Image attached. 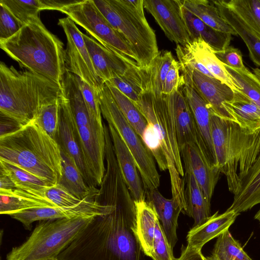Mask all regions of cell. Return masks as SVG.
<instances>
[{
  "mask_svg": "<svg viewBox=\"0 0 260 260\" xmlns=\"http://www.w3.org/2000/svg\"><path fill=\"white\" fill-rule=\"evenodd\" d=\"M183 164L184 175V195L186 209L184 213L194 220L192 227L198 226L206 222L211 216V202L205 196L190 168Z\"/></svg>",
  "mask_w": 260,
  "mask_h": 260,
  "instance_id": "cell-20",
  "label": "cell"
},
{
  "mask_svg": "<svg viewBox=\"0 0 260 260\" xmlns=\"http://www.w3.org/2000/svg\"><path fill=\"white\" fill-rule=\"evenodd\" d=\"M176 260H206L201 250L186 246H182L181 254Z\"/></svg>",
  "mask_w": 260,
  "mask_h": 260,
  "instance_id": "cell-50",
  "label": "cell"
},
{
  "mask_svg": "<svg viewBox=\"0 0 260 260\" xmlns=\"http://www.w3.org/2000/svg\"><path fill=\"white\" fill-rule=\"evenodd\" d=\"M108 126L119 170L134 202L145 201V190L134 157L115 128Z\"/></svg>",
  "mask_w": 260,
  "mask_h": 260,
  "instance_id": "cell-18",
  "label": "cell"
},
{
  "mask_svg": "<svg viewBox=\"0 0 260 260\" xmlns=\"http://www.w3.org/2000/svg\"><path fill=\"white\" fill-rule=\"evenodd\" d=\"M234 10L260 38V0H222Z\"/></svg>",
  "mask_w": 260,
  "mask_h": 260,
  "instance_id": "cell-36",
  "label": "cell"
},
{
  "mask_svg": "<svg viewBox=\"0 0 260 260\" xmlns=\"http://www.w3.org/2000/svg\"><path fill=\"white\" fill-rule=\"evenodd\" d=\"M181 67L179 61L174 59L166 77L162 89V94L170 95L177 90L182 85L183 80L180 75Z\"/></svg>",
  "mask_w": 260,
  "mask_h": 260,
  "instance_id": "cell-47",
  "label": "cell"
},
{
  "mask_svg": "<svg viewBox=\"0 0 260 260\" xmlns=\"http://www.w3.org/2000/svg\"><path fill=\"white\" fill-rule=\"evenodd\" d=\"M144 8L154 18L166 36L177 45L191 40L182 14L180 0H143Z\"/></svg>",
  "mask_w": 260,
  "mask_h": 260,
  "instance_id": "cell-15",
  "label": "cell"
},
{
  "mask_svg": "<svg viewBox=\"0 0 260 260\" xmlns=\"http://www.w3.org/2000/svg\"><path fill=\"white\" fill-rule=\"evenodd\" d=\"M253 73L255 75V76L258 78V79L260 80V69L258 68H255L252 69Z\"/></svg>",
  "mask_w": 260,
  "mask_h": 260,
  "instance_id": "cell-52",
  "label": "cell"
},
{
  "mask_svg": "<svg viewBox=\"0 0 260 260\" xmlns=\"http://www.w3.org/2000/svg\"><path fill=\"white\" fill-rule=\"evenodd\" d=\"M206 260H208V259H207V258H206Z\"/></svg>",
  "mask_w": 260,
  "mask_h": 260,
  "instance_id": "cell-55",
  "label": "cell"
},
{
  "mask_svg": "<svg viewBox=\"0 0 260 260\" xmlns=\"http://www.w3.org/2000/svg\"><path fill=\"white\" fill-rule=\"evenodd\" d=\"M77 78L91 123L103 126L97 92L79 77Z\"/></svg>",
  "mask_w": 260,
  "mask_h": 260,
  "instance_id": "cell-42",
  "label": "cell"
},
{
  "mask_svg": "<svg viewBox=\"0 0 260 260\" xmlns=\"http://www.w3.org/2000/svg\"><path fill=\"white\" fill-rule=\"evenodd\" d=\"M211 125L215 166L225 176L229 191L235 195L259 153L260 131L249 133L212 112Z\"/></svg>",
  "mask_w": 260,
  "mask_h": 260,
  "instance_id": "cell-5",
  "label": "cell"
},
{
  "mask_svg": "<svg viewBox=\"0 0 260 260\" xmlns=\"http://www.w3.org/2000/svg\"><path fill=\"white\" fill-rule=\"evenodd\" d=\"M40 1L42 6V10H53L60 11L66 6L75 4L78 2L79 1L40 0Z\"/></svg>",
  "mask_w": 260,
  "mask_h": 260,
  "instance_id": "cell-49",
  "label": "cell"
},
{
  "mask_svg": "<svg viewBox=\"0 0 260 260\" xmlns=\"http://www.w3.org/2000/svg\"><path fill=\"white\" fill-rule=\"evenodd\" d=\"M170 95L173 103L177 140L180 152L187 144H196L198 146L193 115L181 86Z\"/></svg>",
  "mask_w": 260,
  "mask_h": 260,
  "instance_id": "cell-23",
  "label": "cell"
},
{
  "mask_svg": "<svg viewBox=\"0 0 260 260\" xmlns=\"http://www.w3.org/2000/svg\"><path fill=\"white\" fill-rule=\"evenodd\" d=\"M82 35L95 72L104 83L114 77L123 76L132 68L138 66L92 37L83 33Z\"/></svg>",
  "mask_w": 260,
  "mask_h": 260,
  "instance_id": "cell-16",
  "label": "cell"
},
{
  "mask_svg": "<svg viewBox=\"0 0 260 260\" xmlns=\"http://www.w3.org/2000/svg\"><path fill=\"white\" fill-rule=\"evenodd\" d=\"M107 85L122 113L136 133L142 138L147 125L145 117L131 100L116 88Z\"/></svg>",
  "mask_w": 260,
  "mask_h": 260,
  "instance_id": "cell-35",
  "label": "cell"
},
{
  "mask_svg": "<svg viewBox=\"0 0 260 260\" xmlns=\"http://www.w3.org/2000/svg\"><path fill=\"white\" fill-rule=\"evenodd\" d=\"M102 14L124 38L138 66L147 68L158 55L154 30L144 14L143 0H93Z\"/></svg>",
  "mask_w": 260,
  "mask_h": 260,
  "instance_id": "cell-7",
  "label": "cell"
},
{
  "mask_svg": "<svg viewBox=\"0 0 260 260\" xmlns=\"http://www.w3.org/2000/svg\"><path fill=\"white\" fill-rule=\"evenodd\" d=\"M1 169L12 180L17 189L40 190L53 184L10 161L0 158Z\"/></svg>",
  "mask_w": 260,
  "mask_h": 260,
  "instance_id": "cell-34",
  "label": "cell"
},
{
  "mask_svg": "<svg viewBox=\"0 0 260 260\" xmlns=\"http://www.w3.org/2000/svg\"><path fill=\"white\" fill-rule=\"evenodd\" d=\"M220 16L236 31L245 43L249 56L257 67H260V38L252 28L233 9L225 5L222 0H212Z\"/></svg>",
  "mask_w": 260,
  "mask_h": 260,
  "instance_id": "cell-26",
  "label": "cell"
},
{
  "mask_svg": "<svg viewBox=\"0 0 260 260\" xmlns=\"http://www.w3.org/2000/svg\"><path fill=\"white\" fill-rule=\"evenodd\" d=\"M260 204V151L228 209L239 215Z\"/></svg>",
  "mask_w": 260,
  "mask_h": 260,
  "instance_id": "cell-27",
  "label": "cell"
},
{
  "mask_svg": "<svg viewBox=\"0 0 260 260\" xmlns=\"http://www.w3.org/2000/svg\"><path fill=\"white\" fill-rule=\"evenodd\" d=\"M60 12L83 28L94 40L128 60L137 63V58L124 38L111 25L93 0H80L68 5Z\"/></svg>",
  "mask_w": 260,
  "mask_h": 260,
  "instance_id": "cell-10",
  "label": "cell"
},
{
  "mask_svg": "<svg viewBox=\"0 0 260 260\" xmlns=\"http://www.w3.org/2000/svg\"><path fill=\"white\" fill-rule=\"evenodd\" d=\"M99 192L84 199L80 203L72 207L32 208L12 214L10 216L21 222L25 229L30 230L32 223L36 221L77 217H96L111 213L119 202L111 204H103L99 200Z\"/></svg>",
  "mask_w": 260,
  "mask_h": 260,
  "instance_id": "cell-12",
  "label": "cell"
},
{
  "mask_svg": "<svg viewBox=\"0 0 260 260\" xmlns=\"http://www.w3.org/2000/svg\"><path fill=\"white\" fill-rule=\"evenodd\" d=\"M23 25L5 6L0 4V41L11 38Z\"/></svg>",
  "mask_w": 260,
  "mask_h": 260,
  "instance_id": "cell-45",
  "label": "cell"
},
{
  "mask_svg": "<svg viewBox=\"0 0 260 260\" xmlns=\"http://www.w3.org/2000/svg\"><path fill=\"white\" fill-rule=\"evenodd\" d=\"M58 25L63 30L67 41L65 49L67 70L98 92L105 83L95 72L83 33L69 17L59 19Z\"/></svg>",
  "mask_w": 260,
  "mask_h": 260,
  "instance_id": "cell-11",
  "label": "cell"
},
{
  "mask_svg": "<svg viewBox=\"0 0 260 260\" xmlns=\"http://www.w3.org/2000/svg\"><path fill=\"white\" fill-rule=\"evenodd\" d=\"M21 127L14 119L1 114L0 136L13 132Z\"/></svg>",
  "mask_w": 260,
  "mask_h": 260,
  "instance_id": "cell-48",
  "label": "cell"
},
{
  "mask_svg": "<svg viewBox=\"0 0 260 260\" xmlns=\"http://www.w3.org/2000/svg\"><path fill=\"white\" fill-rule=\"evenodd\" d=\"M181 87L193 113L198 135V146L211 166H215L213 145L211 116L212 111L207 102L195 87L189 74L182 70Z\"/></svg>",
  "mask_w": 260,
  "mask_h": 260,
  "instance_id": "cell-14",
  "label": "cell"
},
{
  "mask_svg": "<svg viewBox=\"0 0 260 260\" xmlns=\"http://www.w3.org/2000/svg\"><path fill=\"white\" fill-rule=\"evenodd\" d=\"M206 258L208 260H252L229 230L217 237L212 254Z\"/></svg>",
  "mask_w": 260,
  "mask_h": 260,
  "instance_id": "cell-33",
  "label": "cell"
},
{
  "mask_svg": "<svg viewBox=\"0 0 260 260\" xmlns=\"http://www.w3.org/2000/svg\"><path fill=\"white\" fill-rule=\"evenodd\" d=\"M180 152L183 164L190 168L205 196L211 202L221 174L219 169L208 162L196 144L186 145Z\"/></svg>",
  "mask_w": 260,
  "mask_h": 260,
  "instance_id": "cell-19",
  "label": "cell"
},
{
  "mask_svg": "<svg viewBox=\"0 0 260 260\" xmlns=\"http://www.w3.org/2000/svg\"><path fill=\"white\" fill-rule=\"evenodd\" d=\"M182 14L191 40L201 38L215 51L230 46L232 35L216 30L206 24L182 6Z\"/></svg>",
  "mask_w": 260,
  "mask_h": 260,
  "instance_id": "cell-28",
  "label": "cell"
},
{
  "mask_svg": "<svg viewBox=\"0 0 260 260\" xmlns=\"http://www.w3.org/2000/svg\"><path fill=\"white\" fill-rule=\"evenodd\" d=\"M0 47L21 67L62 88L67 71L63 44L46 28L39 17L24 25L11 38L0 41Z\"/></svg>",
  "mask_w": 260,
  "mask_h": 260,
  "instance_id": "cell-2",
  "label": "cell"
},
{
  "mask_svg": "<svg viewBox=\"0 0 260 260\" xmlns=\"http://www.w3.org/2000/svg\"><path fill=\"white\" fill-rule=\"evenodd\" d=\"M97 93L102 115L115 128L131 153L145 190L157 189L160 176L151 152L122 113L107 84L105 83Z\"/></svg>",
  "mask_w": 260,
  "mask_h": 260,
  "instance_id": "cell-9",
  "label": "cell"
},
{
  "mask_svg": "<svg viewBox=\"0 0 260 260\" xmlns=\"http://www.w3.org/2000/svg\"><path fill=\"white\" fill-rule=\"evenodd\" d=\"M220 61L225 66L234 69L245 70L241 51L232 46H229L222 51L215 52Z\"/></svg>",
  "mask_w": 260,
  "mask_h": 260,
  "instance_id": "cell-46",
  "label": "cell"
},
{
  "mask_svg": "<svg viewBox=\"0 0 260 260\" xmlns=\"http://www.w3.org/2000/svg\"><path fill=\"white\" fill-rule=\"evenodd\" d=\"M183 46L194 58L204 66L214 77L230 87L233 91L241 88L231 78L215 51L201 38L191 40Z\"/></svg>",
  "mask_w": 260,
  "mask_h": 260,
  "instance_id": "cell-24",
  "label": "cell"
},
{
  "mask_svg": "<svg viewBox=\"0 0 260 260\" xmlns=\"http://www.w3.org/2000/svg\"><path fill=\"white\" fill-rule=\"evenodd\" d=\"M181 3L185 9L214 29L238 36L234 29L220 16L212 1L184 0Z\"/></svg>",
  "mask_w": 260,
  "mask_h": 260,
  "instance_id": "cell-31",
  "label": "cell"
},
{
  "mask_svg": "<svg viewBox=\"0 0 260 260\" xmlns=\"http://www.w3.org/2000/svg\"><path fill=\"white\" fill-rule=\"evenodd\" d=\"M223 106L235 122L254 134L260 131V108L240 91H234L233 99Z\"/></svg>",
  "mask_w": 260,
  "mask_h": 260,
  "instance_id": "cell-25",
  "label": "cell"
},
{
  "mask_svg": "<svg viewBox=\"0 0 260 260\" xmlns=\"http://www.w3.org/2000/svg\"><path fill=\"white\" fill-rule=\"evenodd\" d=\"M136 210L130 197L111 213L96 216L59 254V260H143Z\"/></svg>",
  "mask_w": 260,
  "mask_h": 260,
  "instance_id": "cell-1",
  "label": "cell"
},
{
  "mask_svg": "<svg viewBox=\"0 0 260 260\" xmlns=\"http://www.w3.org/2000/svg\"><path fill=\"white\" fill-rule=\"evenodd\" d=\"M42 192L44 198L54 207H72L84 200L78 199L59 183L44 187L42 189Z\"/></svg>",
  "mask_w": 260,
  "mask_h": 260,
  "instance_id": "cell-40",
  "label": "cell"
},
{
  "mask_svg": "<svg viewBox=\"0 0 260 260\" xmlns=\"http://www.w3.org/2000/svg\"><path fill=\"white\" fill-rule=\"evenodd\" d=\"M43 260H59L57 257L56 258H50V259H43Z\"/></svg>",
  "mask_w": 260,
  "mask_h": 260,
  "instance_id": "cell-54",
  "label": "cell"
},
{
  "mask_svg": "<svg viewBox=\"0 0 260 260\" xmlns=\"http://www.w3.org/2000/svg\"><path fill=\"white\" fill-rule=\"evenodd\" d=\"M174 59L171 51H162L159 52L148 68H144L147 83L155 94H162L164 81Z\"/></svg>",
  "mask_w": 260,
  "mask_h": 260,
  "instance_id": "cell-32",
  "label": "cell"
},
{
  "mask_svg": "<svg viewBox=\"0 0 260 260\" xmlns=\"http://www.w3.org/2000/svg\"><path fill=\"white\" fill-rule=\"evenodd\" d=\"M151 257L153 260H176L165 231L160 223L157 222L155 230L153 251Z\"/></svg>",
  "mask_w": 260,
  "mask_h": 260,
  "instance_id": "cell-44",
  "label": "cell"
},
{
  "mask_svg": "<svg viewBox=\"0 0 260 260\" xmlns=\"http://www.w3.org/2000/svg\"><path fill=\"white\" fill-rule=\"evenodd\" d=\"M0 158L53 185L59 183L62 175L60 147L35 119L0 136Z\"/></svg>",
  "mask_w": 260,
  "mask_h": 260,
  "instance_id": "cell-3",
  "label": "cell"
},
{
  "mask_svg": "<svg viewBox=\"0 0 260 260\" xmlns=\"http://www.w3.org/2000/svg\"><path fill=\"white\" fill-rule=\"evenodd\" d=\"M181 69L188 73L195 87L209 104L214 114L235 122L223 106L224 103L231 101L234 96V91L230 87L220 80L196 70L184 67H181Z\"/></svg>",
  "mask_w": 260,
  "mask_h": 260,
  "instance_id": "cell-17",
  "label": "cell"
},
{
  "mask_svg": "<svg viewBox=\"0 0 260 260\" xmlns=\"http://www.w3.org/2000/svg\"><path fill=\"white\" fill-rule=\"evenodd\" d=\"M142 139L151 152L159 169L162 171L168 170L166 156L163 152L160 142L152 126L147 123Z\"/></svg>",
  "mask_w": 260,
  "mask_h": 260,
  "instance_id": "cell-43",
  "label": "cell"
},
{
  "mask_svg": "<svg viewBox=\"0 0 260 260\" xmlns=\"http://www.w3.org/2000/svg\"><path fill=\"white\" fill-rule=\"evenodd\" d=\"M148 123L153 127L166 156L170 175L172 199L184 212L186 205L183 179L184 170L178 147L173 101L171 95L155 94L146 85L139 101L135 104Z\"/></svg>",
  "mask_w": 260,
  "mask_h": 260,
  "instance_id": "cell-6",
  "label": "cell"
},
{
  "mask_svg": "<svg viewBox=\"0 0 260 260\" xmlns=\"http://www.w3.org/2000/svg\"><path fill=\"white\" fill-rule=\"evenodd\" d=\"M238 215L228 209L221 214L217 211L204 223L189 230L186 237L187 246L201 250L208 242L229 230Z\"/></svg>",
  "mask_w": 260,
  "mask_h": 260,
  "instance_id": "cell-21",
  "label": "cell"
},
{
  "mask_svg": "<svg viewBox=\"0 0 260 260\" xmlns=\"http://www.w3.org/2000/svg\"><path fill=\"white\" fill-rule=\"evenodd\" d=\"M61 92L60 86L42 75L0 63V114L21 126L35 119L42 107L56 102Z\"/></svg>",
  "mask_w": 260,
  "mask_h": 260,
  "instance_id": "cell-4",
  "label": "cell"
},
{
  "mask_svg": "<svg viewBox=\"0 0 260 260\" xmlns=\"http://www.w3.org/2000/svg\"><path fill=\"white\" fill-rule=\"evenodd\" d=\"M145 201L155 210L173 249L178 240V219L182 209L172 198L164 197L157 189L145 190Z\"/></svg>",
  "mask_w": 260,
  "mask_h": 260,
  "instance_id": "cell-22",
  "label": "cell"
},
{
  "mask_svg": "<svg viewBox=\"0 0 260 260\" xmlns=\"http://www.w3.org/2000/svg\"><path fill=\"white\" fill-rule=\"evenodd\" d=\"M135 204L137 236L143 253L151 257L156 224L159 218L154 209L146 201L135 202Z\"/></svg>",
  "mask_w": 260,
  "mask_h": 260,
  "instance_id": "cell-29",
  "label": "cell"
},
{
  "mask_svg": "<svg viewBox=\"0 0 260 260\" xmlns=\"http://www.w3.org/2000/svg\"><path fill=\"white\" fill-rule=\"evenodd\" d=\"M58 127L56 141L60 148L74 160L86 184L98 186L87 164L80 138L78 128L70 104L62 92L58 99Z\"/></svg>",
  "mask_w": 260,
  "mask_h": 260,
  "instance_id": "cell-13",
  "label": "cell"
},
{
  "mask_svg": "<svg viewBox=\"0 0 260 260\" xmlns=\"http://www.w3.org/2000/svg\"><path fill=\"white\" fill-rule=\"evenodd\" d=\"M17 189L11 178L0 169V191H7Z\"/></svg>",
  "mask_w": 260,
  "mask_h": 260,
  "instance_id": "cell-51",
  "label": "cell"
},
{
  "mask_svg": "<svg viewBox=\"0 0 260 260\" xmlns=\"http://www.w3.org/2000/svg\"><path fill=\"white\" fill-rule=\"evenodd\" d=\"M0 4L23 25L39 17V12L42 10L40 0H0Z\"/></svg>",
  "mask_w": 260,
  "mask_h": 260,
  "instance_id": "cell-38",
  "label": "cell"
},
{
  "mask_svg": "<svg viewBox=\"0 0 260 260\" xmlns=\"http://www.w3.org/2000/svg\"><path fill=\"white\" fill-rule=\"evenodd\" d=\"M46 207L42 204L11 191H0V213L11 215L32 208Z\"/></svg>",
  "mask_w": 260,
  "mask_h": 260,
  "instance_id": "cell-39",
  "label": "cell"
},
{
  "mask_svg": "<svg viewBox=\"0 0 260 260\" xmlns=\"http://www.w3.org/2000/svg\"><path fill=\"white\" fill-rule=\"evenodd\" d=\"M254 218L260 222V209L255 214L254 216Z\"/></svg>",
  "mask_w": 260,
  "mask_h": 260,
  "instance_id": "cell-53",
  "label": "cell"
},
{
  "mask_svg": "<svg viewBox=\"0 0 260 260\" xmlns=\"http://www.w3.org/2000/svg\"><path fill=\"white\" fill-rule=\"evenodd\" d=\"M231 78L245 95L260 108V80L248 69L239 70L224 65Z\"/></svg>",
  "mask_w": 260,
  "mask_h": 260,
  "instance_id": "cell-37",
  "label": "cell"
},
{
  "mask_svg": "<svg viewBox=\"0 0 260 260\" xmlns=\"http://www.w3.org/2000/svg\"><path fill=\"white\" fill-rule=\"evenodd\" d=\"M94 217L41 221L25 242L12 248L6 260H43L58 257Z\"/></svg>",
  "mask_w": 260,
  "mask_h": 260,
  "instance_id": "cell-8",
  "label": "cell"
},
{
  "mask_svg": "<svg viewBox=\"0 0 260 260\" xmlns=\"http://www.w3.org/2000/svg\"><path fill=\"white\" fill-rule=\"evenodd\" d=\"M60 151L62 175L58 183L80 200L99 192L96 187H90L86 184L73 158L62 149Z\"/></svg>",
  "mask_w": 260,
  "mask_h": 260,
  "instance_id": "cell-30",
  "label": "cell"
},
{
  "mask_svg": "<svg viewBox=\"0 0 260 260\" xmlns=\"http://www.w3.org/2000/svg\"><path fill=\"white\" fill-rule=\"evenodd\" d=\"M35 119L47 134L56 141L58 127V100L42 107Z\"/></svg>",
  "mask_w": 260,
  "mask_h": 260,
  "instance_id": "cell-41",
  "label": "cell"
}]
</instances>
